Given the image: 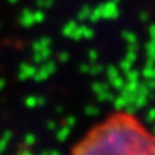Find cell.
I'll return each instance as SVG.
<instances>
[{
  "mask_svg": "<svg viewBox=\"0 0 155 155\" xmlns=\"http://www.w3.org/2000/svg\"><path fill=\"white\" fill-rule=\"evenodd\" d=\"M69 155H155V134L132 114L115 112L83 134Z\"/></svg>",
  "mask_w": 155,
  "mask_h": 155,
  "instance_id": "1",
  "label": "cell"
}]
</instances>
